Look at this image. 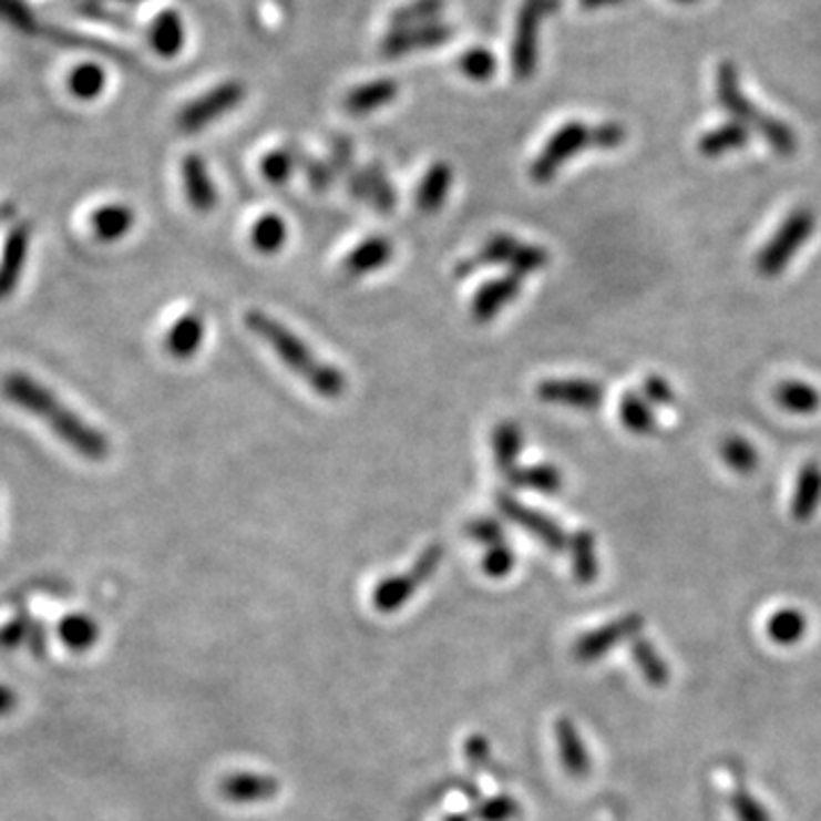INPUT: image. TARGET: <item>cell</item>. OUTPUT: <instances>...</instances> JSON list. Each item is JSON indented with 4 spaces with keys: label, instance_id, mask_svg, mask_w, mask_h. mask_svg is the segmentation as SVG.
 I'll return each instance as SVG.
<instances>
[{
    "label": "cell",
    "instance_id": "1",
    "mask_svg": "<svg viewBox=\"0 0 821 821\" xmlns=\"http://www.w3.org/2000/svg\"><path fill=\"white\" fill-rule=\"evenodd\" d=\"M3 396L19 409L28 411L30 415L39 418L49 424L53 432L88 461H103L110 452V443L103 432L90 422H85L75 411L66 409L60 398H55L51 390L39 383L37 379L23 372H10L3 383Z\"/></svg>",
    "mask_w": 821,
    "mask_h": 821
},
{
    "label": "cell",
    "instance_id": "2",
    "mask_svg": "<svg viewBox=\"0 0 821 821\" xmlns=\"http://www.w3.org/2000/svg\"><path fill=\"white\" fill-rule=\"evenodd\" d=\"M245 327L260 338L290 372H295L310 390H316L320 398L338 400L347 390V379L333 363L322 361L293 329L277 318L267 316L265 310H247Z\"/></svg>",
    "mask_w": 821,
    "mask_h": 821
},
{
    "label": "cell",
    "instance_id": "3",
    "mask_svg": "<svg viewBox=\"0 0 821 821\" xmlns=\"http://www.w3.org/2000/svg\"><path fill=\"white\" fill-rule=\"evenodd\" d=\"M625 140H628V131L616 122L598 126H589L584 122H568L560 126L551 135V140L543 144V148L530 165V178L538 185H547L562 172V167L582 151L589 148L612 151L618 148Z\"/></svg>",
    "mask_w": 821,
    "mask_h": 821
},
{
    "label": "cell",
    "instance_id": "4",
    "mask_svg": "<svg viewBox=\"0 0 821 821\" xmlns=\"http://www.w3.org/2000/svg\"><path fill=\"white\" fill-rule=\"evenodd\" d=\"M717 101L721 107L735 116V122L756 129L776 153L780 155H794L799 140L797 133L786 124L758 110L756 103H751L745 92L739 88V73L732 62H721L717 69Z\"/></svg>",
    "mask_w": 821,
    "mask_h": 821
},
{
    "label": "cell",
    "instance_id": "5",
    "mask_svg": "<svg viewBox=\"0 0 821 821\" xmlns=\"http://www.w3.org/2000/svg\"><path fill=\"white\" fill-rule=\"evenodd\" d=\"M547 263H551V254H547L541 245L521 243L512 233H495L491 236L482 249L463 263H459L456 274L459 277H471V274L486 265H504L510 267V274L525 279L530 274L541 271Z\"/></svg>",
    "mask_w": 821,
    "mask_h": 821
},
{
    "label": "cell",
    "instance_id": "6",
    "mask_svg": "<svg viewBox=\"0 0 821 821\" xmlns=\"http://www.w3.org/2000/svg\"><path fill=\"white\" fill-rule=\"evenodd\" d=\"M441 562H443V545L441 543L427 545L420 553V557L415 560V564L411 566V571L379 579V584L372 592L374 609L381 614H393L402 609L411 601V596L420 589V586L429 577H434Z\"/></svg>",
    "mask_w": 821,
    "mask_h": 821
},
{
    "label": "cell",
    "instance_id": "7",
    "mask_svg": "<svg viewBox=\"0 0 821 821\" xmlns=\"http://www.w3.org/2000/svg\"><path fill=\"white\" fill-rule=\"evenodd\" d=\"M814 224L817 217L810 208H797L786 217V222L778 226L773 238L762 247L758 256L756 265L762 277H778L792 263L794 254L810 240Z\"/></svg>",
    "mask_w": 821,
    "mask_h": 821
},
{
    "label": "cell",
    "instance_id": "8",
    "mask_svg": "<svg viewBox=\"0 0 821 821\" xmlns=\"http://www.w3.org/2000/svg\"><path fill=\"white\" fill-rule=\"evenodd\" d=\"M247 99V88L240 81H226L206 94L189 101L176 116L178 131L194 135L202 133L213 122L222 120L228 112L240 107Z\"/></svg>",
    "mask_w": 821,
    "mask_h": 821
},
{
    "label": "cell",
    "instance_id": "9",
    "mask_svg": "<svg viewBox=\"0 0 821 821\" xmlns=\"http://www.w3.org/2000/svg\"><path fill=\"white\" fill-rule=\"evenodd\" d=\"M560 0H523L514 30L512 69L519 81H530L538 64L541 19L557 8Z\"/></svg>",
    "mask_w": 821,
    "mask_h": 821
},
{
    "label": "cell",
    "instance_id": "10",
    "mask_svg": "<svg viewBox=\"0 0 821 821\" xmlns=\"http://www.w3.org/2000/svg\"><path fill=\"white\" fill-rule=\"evenodd\" d=\"M495 504H497V512L504 519H510L523 532L532 534L551 553H566L568 551V534L564 532V527L555 519L534 510V506L523 504L516 495L506 493V491H500L495 495Z\"/></svg>",
    "mask_w": 821,
    "mask_h": 821
},
{
    "label": "cell",
    "instance_id": "11",
    "mask_svg": "<svg viewBox=\"0 0 821 821\" xmlns=\"http://www.w3.org/2000/svg\"><path fill=\"white\" fill-rule=\"evenodd\" d=\"M605 396L607 393L603 383L594 379L566 377V379H543L536 383V398L541 402L579 411L601 409L605 404Z\"/></svg>",
    "mask_w": 821,
    "mask_h": 821
},
{
    "label": "cell",
    "instance_id": "12",
    "mask_svg": "<svg viewBox=\"0 0 821 821\" xmlns=\"http://www.w3.org/2000/svg\"><path fill=\"white\" fill-rule=\"evenodd\" d=\"M642 630H644V616L642 614L618 616L612 623L601 625V628L582 635L573 646V655H575L577 661H584V664L596 661L603 655H607L614 646L628 642V639H637V635Z\"/></svg>",
    "mask_w": 821,
    "mask_h": 821
},
{
    "label": "cell",
    "instance_id": "13",
    "mask_svg": "<svg viewBox=\"0 0 821 821\" xmlns=\"http://www.w3.org/2000/svg\"><path fill=\"white\" fill-rule=\"evenodd\" d=\"M452 37H454V28L443 23V21L411 25V28H398V30H390L383 37L381 53L388 60H398V58H404L413 51L443 47V44L450 42Z\"/></svg>",
    "mask_w": 821,
    "mask_h": 821
},
{
    "label": "cell",
    "instance_id": "14",
    "mask_svg": "<svg viewBox=\"0 0 821 821\" xmlns=\"http://www.w3.org/2000/svg\"><path fill=\"white\" fill-rule=\"evenodd\" d=\"M347 189L351 197L363 204H370L379 213H393V208L398 206L396 187L377 163L351 172L347 176Z\"/></svg>",
    "mask_w": 821,
    "mask_h": 821
},
{
    "label": "cell",
    "instance_id": "15",
    "mask_svg": "<svg viewBox=\"0 0 821 821\" xmlns=\"http://www.w3.org/2000/svg\"><path fill=\"white\" fill-rule=\"evenodd\" d=\"M523 290V279L516 274H504L500 279H491L478 288L471 301V316L475 322H493L500 312L519 299Z\"/></svg>",
    "mask_w": 821,
    "mask_h": 821
},
{
    "label": "cell",
    "instance_id": "16",
    "mask_svg": "<svg viewBox=\"0 0 821 821\" xmlns=\"http://www.w3.org/2000/svg\"><path fill=\"white\" fill-rule=\"evenodd\" d=\"M181 176H183V187H185V197L192 211L197 213H213L219 204V194L213 183V176L208 172L206 161L197 153H189L181 163Z\"/></svg>",
    "mask_w": 821,
    "mask_h": 821
},
{
    "label": "cell",
    "instance_id": "17",
    "mask_svg": "<svg viewBox=\"0 0 821 821\" xmlns=\"http://www.w3.org/2000/svg\"><path fill=\"white\" fill-rule=\"evenodd\" d=\"M279 790H281V783L277 778L265 776V773H252V771L228 773L219 786V792L226 801L240 803V805L269 801L279 794Z\"/></svg>",
    "mask_w": 821,
    "mask_h": 821
},
{
    "label": "cell",
    "instance_id": "18",
    "mask_svg": "<svg viewBox=\"0 0 821 821\" xmlns=\"http://www.w3.org/2000/svg\"><path fill=\"white\" fill-rule=\"evenodd\" d=\"M396 256V247L383 236H370L359 243L342 260V274L347 279H363L372 271L390 265Z\"/></svg>",
    "mask_w": 821,
    "mask_h": 821
},
{
    "label": "cell",
    "instance_id": "19",
    "mask_svg": "<svg viewBox=\"0 0 821 821\" xmlns=\"http://www.w3.org/2000/svg\"><path fill=\"white\" fill-rule=\"evenodd\" d=\"M398 94H400L398 81H393V78H377V81H368L351 88L342 99V107L351 116H368L393 103Z\"/></svg>",
    "mask_w": 821,
    "mask_h": 821
},
{
    "label": "cell",
    "instance_id": "20",
    "mask_svg": "<svg viewBox=\"0 0 821 821\" xmlns=\"http://www.w3.org/2000/svg\"><path fill=\"white\" fill-rule=\"evenodd\" d=\"M28 247L30 228L25 224H19L12 228L3 247V256H0V299L10 297L17 290L28 260Z\"/></svg>",
    "mask_w": 821,
    "mask_h": 821
},
{
    "label": "cell",
    "instance_id": "21",
    "mask_svg": "<svg viewBox=\"0 0 821 821\" xmlns=\"http://www.w3.org/2000/svg\"><path fill=\"white\" fill-rule=\"evenodd\" d=\"M452 181H454L452 167L443 161L434 163L432 167L424 172V176L420 178V183L415 187V208L422 215H437L439 211H443V206L450 197Z\"/></svg>",
    "mask_w": 821,
    "mask_h": 821
},
{
    "label": "cell",
    "instance_id": "22",
    "mask_svg": "<svg viewBox=\"0 0 821 821\" xmlns=\"http://www.w3.org/2000/svg\"><path fill=\"white\" fill-rule=\"evenodd\" d=\"M555 739H557V751L562 767L568 776L573 778H584L592 771V756L589 749H586L584 739L579 737V730L575 723L566 717L557 719L555 723Z\"/></svg>",
    "mask_w": 821,
    "mask_h": 821
},
{
    "label": "cell",
    "instance_id": "23",
    "mask_svg": "<svg viewBox=\"0 0 821 821\" xmlns=\"http://www.w3.org/2000/svg\"><path fill=\"white\" fill-rule=\"evenodd\" d=\"M204 338H206V320L202 312L192 310V312H185V316H181L172 325L165 338V347L170 351V357L178 361H187L202 349Z\"/></svg>",
    "mask_w": 821,
    "mask_h": 821
},
{
    "label": "cell",
    "instance_id": "24",
    "mask_svg": "<svg viewBox=\"0 0 821 821\" xmlns=\"http://www.w3.org/2000/svg\"><path fill=\"white\" fill-rule=\"evenodd\" d=\"M491 450L495 468L502 475H510L519 468V456L523 450V432L514 420H502L491 432Z\"/></svg>",
    "mask_w": 821,
    "mask_h": 821
},
{
    "label": "cell",
    "instance_id": "25",
    "mask_svg": "<svg viewBox=\"0 0 821 821\" xmlns=\"http://www.w3.org/2000/svg\"><path fill=\"white\" fill-rule=\"evenodd\" d=\"M148 39H151V47L155 53H158L161 58L172 60L185 49V23L174 10L161 12L151 23Z\"/></svg>",
    "mask_w": 821,
    "mask_h": 821
},
{
    "label": "cell",
    "instance_id": "26",
    "mask_svg": "<svg viewBox=\"0 0 821 821\" xmlns=\"http://www.w3.org/2000/svg\"><path fill=\"white\" fill-rule=\"evenodd\" d=\"M821 502V465L817 461H805L797 478V489L792 497V516L797 521H810Z\"/></svg>",
    "mask_w": 821,
    "mask_h": 821
},
{
    "label": "cell",
    "instance_id": "27",
    "mask_svg": "<svg viewBox=\"0 0 821 821\" xmlns=\"http://www.w3.org/2000/svg\"><path fill=\"white\" fill-rule=\"evenodd\" d=\"M512 486L530 489L543 495H557L564 489V475L553 463H534L525 468H516L514 473L506 475Z\"/></svg>",
    "mask_w": 821,
    "mask_h": 821
},
{
    "label": "cell",
    "instance_id": "28",
    "mask_svg": "<svg viewBox=\"0 0 821 821\" xmlns=\"http://www.w3.org/2000/svg\"><path fill=\"white\" fill-rule=\"evenodd\" d=\"M568 553L575 579L579 584H592L601 571L596 555V536L589 530H577L568 536Z\"/></svg>",
    "mask_w": 821,
    "mask_h": 821
},
{
    "label": "cell",
    "instance_id": "29",
    "mask_svg": "<svg viewBox=\"0 0 821 821\" xmlns=\"http://www.w3.org/2000/svg\"><path fill=\"white\" fill-rule=\"evenodd\" d=\"M252 247L263 256L279 254L288 243V224L277 213L260 215L249 230Z\"/></svg>",
    "mask_w": 821,
    "mask_h": 821
},
{
    "label": "cell",
    "instance_id": "30",
    "mask_svg": "<svg viewBox=\"0 0 821 821\" xmlns=\"http://www.w3.org/2000/svg\"><path fill=\"white\" fill-rule=\"evenodd\" d=\"M92 226H94V233H96L99 240L116 243V240H122L126 233L133 230L135 211L131 206H124V204L103 206L94 213Z\"/></svg>",
    "mask_w": 821,
    "mask_h": 821
},
{
    "label": "cell",
    "instance_id": "31",
    "mask_svg": "<svg viewBox=\"0 0 821 821\" xmlns=\"http://www.w3.org/2000/svg\"><path fill=\"white\" fill-rule=\"evenodd\" d=\"M749 137H751V131L745 124L728 122V124H721L719 129H712V131L702 135L698 140V151L702 155H708V158H719V155H723L728 151H737L741 146H747Z\"/></svg>",
    "mask_w": 821,
    "mask_h": 821
},
{
    "label": "cell",
    "instance_id": "32",
    "mask_svg": "<svg viewBox=\"0 0 821 821\" xmlns=\"http://www.w3.org/2000/svg\"><path fill=\"white\" fill-rule=\"evenodd\" d=\"M805 633H808V618L803 612L794 607L778 609L767 620V635L778 646H794L805 637Z\"/></svg>",
    "mask_w": 821,
    "mask_h": 821
},
{
    "label": "cell",
    "instance_id": "33",
    "mask_svg": "<svg viewBox=\"0 0 821 821\" xmlns=\"http://www.w3.org/2000/svg\"><path fill=\"white\" fill-rule=\"evenodd\" d=\"M773 398L780 409H786L790 413H814L821 409V393L817 388L803 381H783L778 383L773 390Z\"/></svg>",
    "mask_w": 821,
    "mask_h": 821
},
{
    "label": "cell",
    "instance_id": "34",
    "mask_svg": "<svg viewBox=\"0 0 821 821\" xmlns=\"http://www.w3.org/2000/svg\"><path fill=\"white\" fill-rule=\"evenodd\" d=\"M60 639L66 648L75 650V653H85L90 648L96 646L99 642V623L85 614H69L62 618L60 623Z\"/></svg>",
    "mask_w": 821,
    "mask_h": 821
},
{
    "label": "cell",
    "instance_id": "35",
    "mask_svg": "<svg viewBox=\"0 0 821 821\" xmlns=\"http://www.w3.org/2000/svg\"><path fill=\"white\" fill-rule=\"evenodd\" d=\"M630 655L637 664V669L642 671L644 680L653 687H664L669 683L671 674H669V664L664 661V657L657 653V648L644 639V637H637L633 639L630 644Z\"/></svg>",
    "mask_w": 821,
    "mask_h": 821
},
{
    "label": "cell",
    "instance_id": "36",
    "mask_svg": "<svg viewBox=\"0 0 821 821\" xmlns=\"http://www.w3.org/2000/svg\"><path fill=\"white\" fill-rule=\"evenodd\" d=\"M618 418H620L623 427L633 434L644 437V434H653L657 429V420H655V413H653L650 404L646 402V398H642L637 393H625L620 398Z\"/></svg>",
    "mask_w": 821,
    "mask_h": 821
},
{
    "label": "cell",
    "instance_id": "37",
    "mask_svg": "<svg viewBox=\"0 0 821 821\" xmlns=\"http://www.w3.org/2000/svg\"><path fill=\"white\" fill-rule=\"evenodd\" d=\"M299 161H301V151L295 146L274 148L263 155L260 174L271 185H284L290 181V176L299 167Z\"/></svg>",
    "mask_w": 821,
    "mask_h": 821
},
{
    "label": "cell",
    "instance_id": "38",
    "mask_svg": "<svg viewBox=\"0 0 821 821\" xmlns=\"http://www.w3.org/2000/svg\"><path fill=\"white\" fill-rule=\"evenodd\" d=\"M107 75L99 64H81L69 73V92L81 101H94L103 94Z\"/></svg>",
    "mask_w": 821,
    "mask_h": 821
},
{
    "label": "cell",
    "instance_id": "39",
    "mask_svg": "<svg viewBox=\"0 0 821 821\" xmlns=\"http://www.w3.org/2000/svg\"><path fill=\"white\" fill-rule=\"evenodd\" d=\"M443 10H445V0H413V3L390 14V30L434 23L439 21Z\"/></svg>",
    "mask_w": 821,
    "mask_h": 821
},
{
    "label": "cell",
    "instance_id": "40",
    "mask_svg": "<svg viewBox=\"0 0 821 821\" xmlns=\"http://www.w3.org/2000/svg\"><path fill=\"white\" fill-rule=\"evenodd\" d=\"M721 459L728 468H732V471L739 473V475H751L756 468L760 465L758 450L753 448V443H749L747 439H741V437H728L721 443Z\"/></svg>",
    "mask_w": 821,
    "mask_h": 821
},
{
    "label": "cell",
    "instance_id": "41",
    "mask_svg": "<svg viewBox=\"0 0 821 821\" xmlns=\"http://www.w3.org/2000/svg\"><path fill=\"white\" fill-rule=\"evenodd\" d=\"M459 71L473 83H489L497 71V58L484 47H475L463 51V55L456 62Z\"/></svg>",
    "mask_w": 821,
    "mask_h": 821
},
{
    "label": "cell",
    "instance_id": "42",
    "mask_svg": "<svg viewBox=\"0 0 821 821\" xmlns=\"http://www.w3.org/2000/svg\"><path fill=\"white\" fill-rule=\"evenodd\" d=\"M514 566H516V555H514L512 547L506 545V541L486 547V553L482 557L484 575L500 579V577L510 575L514 571Z\"/></svg>",
    "mask_w": 821,
    "mask_h": 821
},
{
    "label": "cell",
    "instance_id": "43",
    "mask_svg": "<svg viewBox=\"0 0 821 821\" xmlns=\"http://www.w3.org/2000/svg\"><path fill=\"white\" fill-rule=\"evenodd\" d=\"M519 814H521L519 801L514 797H506V794L486 799L475 810V817L480 821H514Z\"/></svg>",
    "mask_w": 821,
    "mask_h": 821
},
{
    "label": "cell",
    "instance_id": "44",
    "mask_svg": "<svg viewBox=\"0 0 821 821\" xmlns=\"http://www.w3.org/2000/svg\"><path fill=\"white\" fill-rule=\"evenodd\" d=\"M299 170L304 172L306 183L310 185V189H316V192H327V189L333 185L336 172H333V167L329 165V161H318V158H310V155H304V153H301Z\"/></svg>",
    "mask_w": 821,
    "mask_h": 821
},
{
    "label": "cell",
    "instance_id": "45",
    "mask_svg": "<svg viewBox=\"0 0 821 821\" xmlns=\"http://www.w3.org/2000/svg\"><path fill=\"white\" fill-rule=\"evenodd\" d=\"M730 808H732L737 821H771L769 810L747 790L732 792Z\"/></svg>",
    "mask_w": 821,
    "mask_h": 821
},
{
    "label": "cell",
    "instance_id": "46",
    "mask_svg": "<svg viewBox=\"0 0 821 821\" xmlns=\"http://www.w3.org/2000/svg\"><path fill=\"white\" fill-rule=\"evenodd\" d=\"M465 534L471 536L475 543L480 545H497V543H504V530H502V523L495 521V519H475L465 525Z\"/></svg>",
    "mask_w": 821,
    "mask_h": 821
},
{
    "label": "cell",
    "instance_id": "47",
    "mask_svg": "<svg viewBox=\"0 0 821 821\" xmlns=\"http://www.w3.org/2000/svg\"><path fill=\"white\" fill-rule=\"evenodd\" d=\"M644 398L646 402L657 404V407H671L676 404V390L664 377L650 374L644 379Z\"/></svg>",
    "mask_w": 821,
    "mask_h": 821
},
{
    "label": "cell",
    "instance_id": "48",
    "mask_svg": "<svg viewBox=\"0 0 821 821\" xmlns=\"http://www.w3.org/2000/svg\"><path fill=\"white\" fill-rule=\"evenodd\" d=\"M329 165L333 167L336 174H342V176H349L351 172L357 170L355 167V148H351V142L349 140H345V137H336L333 140Z\"/></svg>",
    "mask_w": 821,
    "mask_h": 821
},
{
    "label": "cell",
    "instance_id": "49",
    "mask_svg": "<svg viewBox=\"0 0 821 821\" xmlns=\"http://www.w3.org/2000/svg\"><path fill=\"white\" fill-rule=\"evenodd\" d=\"M491 751H489V745L486 739L480 737V735H473L471 739L465 741V758L471 760V764H482L484 760H489Z\"/></svg>",
    "mask_w": 821,
    "mask_h": 821
},
{
    "label": "cell",
    "instance_id": "50",
    "mask_svg": "<svg viewBox=\"0 0 821 821\" xmlns=\"http://www.w3.org/2000/svg\"><path fill=\"white\" fill-rule=\"evenodd\" d=\"M17 702H19V698H17L14 689L8 687V685H0V717L12 715V710L17 708Z\"/></svg>",
    "mask_w": 821,
    "mask_h": 821
},
{
    "label": "cell",
    "instance_id": "51",
    "mask_svg": "<svg viewBox=\"0 0 821 821\" xmlns=\"http://www.w3.org/2000/svg\"><path fill=\"white\" fill-rule=\"evenodd\" d=\"M625 0H579V6L584 10H598V8H609V6H620Z\"/></svg>",
    "mask_w": 821,
    "mask_h": 821
},
{
    "label": "cell",
    "instance_id": "52",
    "mask_svg": "<svg viewBox=\"0 0 821 821\" xmlns=\"http://www.w3.org/2000/svg\"><path fill=\"white\" fill-rule=\"evenodd\" d=\"M445 821H468V817H463V814H450Z\"/></svg>",
    "mask_w": 821,
    "mask_h": 821
},
{
    "label": "cell",
    "instance_id": "53",
    "mask_svg": "<svg viewBox=\"0 0 821 821\" xmlns=\"http://www.w3.org/2000/svg\"><path fill=\"white\" fill-rule=\"evenodd\" d=\"M676 3H687L689 6V3H698V0H676Z\"/></svg>",
    "mask_w": 821,
    "mask_h": 821
}]
</instances>
